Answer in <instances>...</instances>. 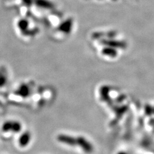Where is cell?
<instances>
[{
  "mask_svg": "<svg viewBox=\"0 0 154 154\" xmlns=\"http://www.w3.org/2000/svg\"><path fill=\"white\" fill-rule=\"evenodd\" d=\"M2 131L4 132L19 133L22 130V125L17 121H7L2 125Z\"/></svg>",
  "mask_w": 154,
  "mask_h": 154,
  "instance_id": "cell-1",
  "label": "cell"
},
{
  "mask_svg": "<svg viewBox=\"0 0 154 154\" xmlns=\"http://www.w3.org/2000/svg\"><path fill=\"white\" fill-rule=\"evenodd\" d=\"M17 93H19V95L23 96V97H26V96H28L29 94L28 88L26 86L21 87V88L20 87V88L19 89Z\"/></svg>",
  "mask_w": 154,
  "mask_h": 154,
  "instance_id": "cell-3",
  "label": "cell"
},
{
  "mask_svg": "<svg viewBox=\"0 0 154 154\" xmlns=\"http://www.w3.org/2000/svg\"><path fill=\"white\" fill-rule=\"evenodd\" d=\"M31 141V134L28 131L24 132L19 138V144L21 147H26Z\"/></svg>",
  "mask_w": 154,
  "mask_h": 154,
  "instance_id": "cell-2",
  "label": "cell"
}]
</instances>
